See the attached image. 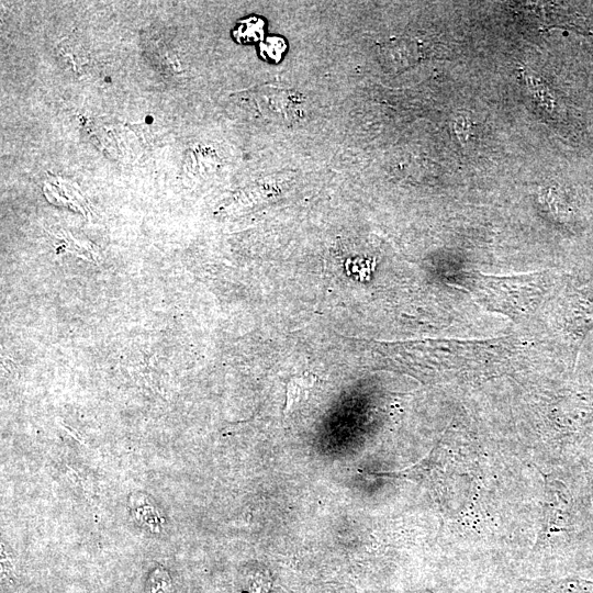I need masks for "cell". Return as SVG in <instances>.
<instances>
[{
	"label": "cell",
	"instance_id": "6da1fadb",
	"mask_svg": "<svg viewBox=\"0 0 593 593\" xmlns=\"http://www.w3.org/2000/svg\"><path fill=\"white\" fill-rule=\"evenodd\" d=\"M555 278L549 271L515 276L470 272L466 286L486 310L513 320L535 313L552 291Z\"/></svg>",
	"mask_w": 593,
	"mask_h": 593
},
{
	"label": "cell",
	"instance_id": "7a4b0ae2",
	"mask_svg": "<svg viewBox=\"0 0 593 593\" xmlns=\"http://www.w3.org/2000/svg\"><path fill=\"white\" fill-rule=\"evenodd\" d=\"M553 324L572 367L585 338L593 329V270L566 277L553 305Z\"/></svg>",
	"mask_w": 593,
	"mask_h": 593
},
{
	"label": "cell",
	"instance_id": "3957f363",
	"mask_svg": "<svg viewBox=\"0 0 593 593\" xmlns=\"http://www.w3.org/2000/svg\"><path fill=\"white\" fill-rule=\"evenodd\" d=\"M313 385L311 376H299L292 378L287 384V398L284 412H290L299 402L305 399Z\"/></svg>",
	"mask_w": 593,
	"mask_h": 593
},
{
	"label": "cell",
	"instance_id": "277c9868",
	"mask_svg": "<svg viewBox=\"0 0 593 593\" xmlns=\"http://www.w3.org/2000/svg\"><path fill=\"white\" fill-rule=\"evenodd\" d=\"M561 593H593V582L583 579H570L562 584Z\"/></svg>",
	"mask_w": 593,
	"mask_h": 593
}]
</instances>
